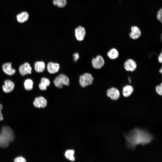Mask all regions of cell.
Wrapping results in <instances>:
<instances>
[{"label": "cell", "mask_w": 162, "mask_h": 162, "mask_svg": "<svg viewBox=\"0 0 162 162\" xmlns=\"http://www.w3.org/2000/svg\"><path fill=\"white\" fill-rule=\"evenodd\" d=\"M37 99L40 107L44 108L46 106L47 100L44 97L40 96L39 97H37Z\"/></svg>", "instance_id": "ffe728a7"}, {"label": "cell", "mask_w": 162, "mask_h": 162, "mask_svg": "<svg viewBox=\"0 0 162 162\" xmlns=\"http://www.w3.org/2000/svg\"><path fill=\"white\" fill-rule=\"evenodd\" d=\"M123 134L127 147L133 150L135 149L136 146L141 145L144 146L151 143L154 139L149 132L139 128H134Z\"/></svg>", "instance_id": "6da1fadb"}, {"label": "cell", "mask_w": 162, "mask_h": 162, "mask_svg": "<svg viewBox=\"0 0 162 162\" xmlns=\"http://www.w3.org/2000/svg\"><path fill=\"white\" fill-rule=\"evenodd\" d=\"M156 17L158 21L162 23V9L160 8L158 11Z\"/></svg>", "instance_id": "cb8c5ba5"}, {"label": "cell", "mask_w": 162, "mask_h": 162, "mask_svg": "<svg viewBox=\"0 0 162 162\" xmlns=\"http://www.w3.org/2000/svg\"><path fill=\"white\" fill-rule=\"evenodd\" d=\"M29 17V14L28 12L23 11L17 14L16 18L18 22L22 23L28 20Z\"/></svg>", "instance_id": "2e32d148"}, {"label": "cell", "mask_w": 162, "mask_h": 162, "mask_svg": "<svg viewBox=\"0 0 162 162\" xmlns=\"http://www.w3.org/2000/svg\"><path fill=\"white\" fill-rule=\"evenodd\" d=\"M141 35V32L139 27L134 26L131 27V32L129 34V36L130 38L135 40L139 38Z\"/></svg>", "instance_id": "ba28073f"}, {"label": "cell", "mask_w": 162, "mask_h": 162, "mask_svg": "<svg viewBox=\"0 0 162 162\" xmlns=\"http://www.w3.org/2000/svg\"><path fill=\"white\" fill-rule=\"evenodd\" d=\"M33 82L30 79L26 80L24 82V86L25 89L27 90L32 89L33 87Z\"/></svg>", "instance_id": "d6986e66"}, {"label": "cell", "mask_w": 162, "mask_h": 162, "mask_svg": "<svg viewBox=\"0 0 162 162\" xmlns=\"http://www.w3.org/2000/svg\"><path fill=\"white\" fill-rule=\"evenodd\" d=\"M108 57L111 60H115L119 56V53L118 50L116 48H113L110 49L107 54Z\"/></svg>", "instance_id": "9a60e30c"}, {"label": "cell", "mask_w": 162, "mask_h": 162, "mask_svg": "<svg viewBox=\"0 0 162 162\" xmlns=\"http://www.w3.org/2000/svg\"><path fill=\"white\" fill-rule=\"evenodd\" d=\"M74 151L73 149H69L66 151L64 153L65 158L69 160L74 161L75 160L74 156Z\"/></svg>", "instance_id": "ac0fdd59"}, {"label": "cell", "mask_w": 162, "mask_h": 162, "mask_svg": "<svg viewBox=\"0 0 162 162\" xmlns=\"http://www.w3.org/2000/svg\"><path fill=\"white\" fill-rule=\"evenodd\" d=\"M155 90L157 93L161 96L162 94V84L160 83L159 85H157L155 87Z\"/></svg>", "instance_id": "603a6c76"}, {"label": "cell", "mask_w": 162, "mask_h": 162, "mask_svg": "<svg viewBox=\"0 0 162 162\" xmlns=\"http://www.w3.org/2000/svg\"><path fill=\"white\" fill-rule=\"evenodd\" d=\"M55 86L59 88H62L63 85L68 86L69 85V80L66 75L61 74L57 76L53 81Z\"/></svg>", "instance_id": "3957f363"}, {"label": "cell", "mask_w": 162, "mask_h": 162, "mask_svg": "<svg viewBox=\"0 0 162 162\" xmlns=\"http://www.w3.org/2000/svg\"><path fill=\"white\" fill-rule=\"evenodd\" d=\"M92 63L94 68L97 69H100L104 65L105 60L101 56L98 55L95 58L92 59Z\"/></svg>", "instance_id": "8992f818"}, {"label": "cell", "mask_w": 162, "mask_h": 162, "mask_svg": "<svg viewBox=\"0 0 162 162\" xmlns=\"http://www.w3.org/2000/svg\"><path fill=\"white\" fill-rule=\"evenodd\" d=\"M158 61L160 63H162V52H161L158 57Z\"/></svg>", "instance_id": "83f0119b"}, {"label": "cell", "mask_w": 162, "mask_h": 162, "mask_svg": "<svg viewBox=\"0 0 162 162\" xmlns=\"http://www.w3.org/2000/svg\"><path fill=\"white\" fill-rule=\"evenodd\" d=\"M75 32L76 39L79 41L83 40L86 34V31L84 28L80 26L76 28Z\"/></svg>", "instance_id": "30bf717a"}, {"label": "cell", "mask_w": 162, "mask_h": 162, "mask_svg": "<svg viewBox=\"0 0 162 162\" xmlns=\"http://www.w3.org/2000/svg\"><path fill=\"white\" fill-rule=\"evenodd\" d=\"M45 63L43 61H37L34 64L35 70L38 73L43 72L45 69Z\"/></svg>", "instance_id": "e0dca14e"}, {"label": "cell", "mask_w": 162, "mask_h": 162, "mask_svg": "<svg viewBox=\"0 0 162 162\" xmlns=\"http://www.w3.org/2000/svg\"><path fill=\"white\" fill-rule=\"evenodd\" d=\"M133 87L130 85H127L124 86L122 89V94L125 97L130 96L134 92Z\"/></svg>", "instance_id": "5bb4252c"}, {"label": "cell", "mask_w": 162, "mask_h": 162, "mask_svg": "<svg viewBox=\"0 0 162 162\" xmlns=\"http://www.w3.org/2000/svg\"><path fill=\"white\" fill-rule=\"evenodd\" d=\"M124 69L127 71L133 72L136 69L137 64L133 59L129 58L125 61L124 64Z\"/></svg>", "instance_id": "5b68a950"}, {"label": "cell", "mask_w": 162, "mask_h": 162, "mask_svg": "<svg viewBox=\"0 0 162 162\" xmlns=\"http://www.w3.org/2000/svg\"><path fill=\"white\" fill-rule=\"evenodd\" d=\"M2 109V106L1 104H0V121L3 120V119L2 115V114L1 112V110Z\"/></svg>", "instance_id": "f1b7e54d"}, {"label": "cell", "mask_w": 162, "mask_h": 162, "mask_svg": "<svg viewBox=\"0 0 162 162\" xmlns=\"http://www.w3.org/2000/svg\"><path fill=\"white\" fill-rule=\"evenodd\" d=\"M59 64L58 63L50 62L47 65V71L51 74L57 72L59 71Z\"/></svg>", "instance_id": "8fae6325"}, {"label": "cell", "mask_w": 162, "mask_h": 162, "mask_svg": "<svg viewBox=\"0 0 162 162\" xmlns=\"http://www.w3.org/2000/svg\"><path fill=\"white\" fill-rule=\"evenodd\" d=\"M14 162H26L25 159L22 157L16 158L14 160Z\"/></svg>", "instance_id": "d4e9b609"}, {"label": "cell", "mask_w": 162, "mask_h": 162, "mask_svg": "<svg viewBox=\"0 0 162 162\" xmlns=\"http://www.w3.org/2000/svg\"><path fill=\"white\" fill-rule=\"evenodd\" d=\"M32 70L30 64L28 62H25L21 65L19 68V72L22 76L31 74Z\"/></svg>", "instance_id": "9c48e42d"}, {"label": "cell", "mask_w": 162, "mask_h": 162, "mask_svg": "<svg viewBox=\"0 0 162 162\" xmlns=\"http://www.w3.org/2000/svg\"><path fill=\"white\" fill-rule=\"evenodd\" d=\"M40 83L47 87L50 85V82L48 79L45 77H42L41 79Z\"/></svg>", "instance_id": "7402d4cb"}, {"label": "cell", "mask_w": 162, "mask_h": 162, "mask_svg": "<svg viewBox=\"0 0 162 162\" xmlns=\"http://www.w3.org/2000/svg\"><path fill=\"white\" fill-rule=\"evenodd\" d=\"M159 72L160 73H162V68H161L159 69Z\"/></svg>", "instance_id": "4dcf8cb0"}, {"label": "cell", "mask_w": 162, "mask_h": 162, "mask_svg": "<svg viewBox=\"0 0 162 162\" xmlns=\"http://www.w3.org/2000/svg\"><path fill=\"white\" fill-rule=\"evenodd\" d=\"M93 80L94 78L92 75L89 73H86L80 76L79 81L81 86L85 87L91 85Z\"/></svg>", "instance_id": "277c9868"}, {"label": "cell", "mask_w": 162, "mask_h": 162, "mask_svg": "<svg viewBox=\"0 0 162 162\" xmlns=\"http://www.w3.org/2000/svg\"><path fill=\"white\" fill-rule=\"evenodd\" d=\"M73 56L74 57V62H76L77 61L78 59L79 58V55L78 53H74Z\"/></svg>", "instance_id": "484cf974"}, {"label": "cell", "mask_w": 162, "mask_h": 162, "mask_svg": "<svg viewBox=\"0 0 162 162\" xmlns=\"http://www.w3.org/2000/svg\"><path fill=\"white\" fill-rule=\"evenodd\" d=\"M2 69L4 73L8 75H12L16 72L15 70L12 68V64L10 62L4 64L2 66Z\"/></svg>", "instance_id": "7c38bea8"}, {"label": "cell", "mask_w": 162, "mask_h": 162, "mask_svg": "<svg viewBox=\"0 0 162 162\" xmlns=\"http://www.w3.org/2000/svg\"><path fill=\"white\" fill-rule=\"evenodd\" d=\"M39 87L40 89L42 90H45L47 88V86L41 83L39 84Z\"/></svg>", "instance_id": "4316f807"}, {"label": "cell", "mask_w": 162, "mask_h": 162, "mask_svg": "<svg viewBox=\"0 0 162 162\" xmlns=\"http://www.w3.org/2000/svg\"><path fill=\"white\" fill-rule=\"evenodd\" d=\"M14 85L13 82L10 80H6L4 81V85L2 88L5 93H9L12 91L14 89Z\"/></svg>", "instance_id": "4fadbf2b"}, {"label": "cell", "mask_w": 162, "mask_h": 162, "mask_svg": "<svg viewBox=\"0 0 162 162\" xmlns=\"http://www.w3.org/2000/svg\"><path fill=\"white\" fill-rule=\"evenodd\" d=\"M106 94L113 100H117L119 98L120 94L119 90L114 87L109 88L106 91Z\"/></svg>", "instance_id": "52a82bcc"}, {"label": "cell", "mask_w": 162, "mask_h": 162, "mask_svg": "<svg viewBox=\"0 0 162 162\" xmlns=\"http://www.w3.org/2000/svg\"><path fill=\"white\" fill-rule=\"evenodd\" d=\"M53 2L54 5L60 8L65 6L67 3L66 0H53Z\"/></svg>", "instance_id": "44dd1931"}, {"label": "cell", "mask_w": 162, "mask_h": 162, "mask_svg": "<svg viewBox=\"0 0 162 162\" xmlns=\"http://www.w3.org/2000/svg\"><path fill=\"white\" fill-rule=\"evenodd\" d=\"M128 79L130 83H131V79L129 76L128 78Z\"/></svg>", "instance_id": "f546056e"}, {"label": "cell", "mask_w": 162, "mask_h": 162, "mask_svg": "<svg viewBox=\"0 0 162 162\" xmlns=\"http://www.w3.org/2000/svg\"><path fill=\"white\" fill-rule=\"evenodd\" d=\"M14 138L13 131L9 127H2L0 132V147L5 148L8 147Z\"/></svg>", "instance_id": "7a4b0ae2"}]
</instances>
